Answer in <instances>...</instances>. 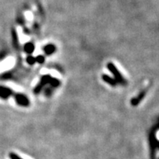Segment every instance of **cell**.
Returning a JSON list of instances; mask_svg holds the SVG:
<instances>
[{
  "label": "cell",
  "instance_id": "3",
  "mask_svg": "<svg viewBox=\"0 0 159 159\" xmlns=\"http://www.w3.org/2000/svg\"><path fill=\"white\" fill-rule=\"evenodd\" d=\"M11 94V91L8 88L1 87L0 88V95H2L3 97H8Z\"/></svg>",
  "mask_w": 159,
  "mask_h": 159
},
{
  "label": "cell",
  "instance_id": "1",
  "mask_svg": "<svg viewBox=\"0 0 159 159\" xmlns=\"http://www.w3.org/2000/svg\"><path fill=\"white\" fill-rule=\"evenodd\" d=\"M108 69L110 70V71L112 73L113 75L115 76V78H116V80L120 81V82H123L124 79H123V78H122V76H121V74H120V73L118 71V70L116 69V67L113 65V63H111V62H110V63H108Z\"/></svg>",
  "mask_w": 159,
  "mask_h": 159
},
{
  "label": "cell",
  "instance_id": "9",
  "mask_svg": "<svg viewBox=\"0 0 159 159\" xmlns=\"http://www.w3.org/2000/svg\"><path fill=\"white\" fill-rule=\"evenodd\" d=\"M11 159H21L15 154H11Z\"/></svg>",
  "mask_w": 159,
  "mask_h": 159
},
{
  "label": "cell",
  "instance_id": "5",
  "mask_svg": "<svg viewBox=\"0 0 159 159\" xmlns=\"http://www.w3.org/2000/svg\"><path fill=\"white\" fill-rule=\"evenodd\" d=\"M103 79L105 81V82H107L108 83H109V84L112 85V86H114V85L116 84V81H115L113 78H112L111 77L108 76V75H103Z\"/></svg>",
  "mask_w": 159,
  "mask_h": 159
},
{
  "label": "cell",
  "instance_id": "7",
  "mask_svg": "<svg viewBox=\"0 0 159 159\" xmlns=\"http://www.w3.org/2000/svg\"><path fill=\"white\" fill-rule=\"evenodd\" d=\"M36 62H40V63H43V62H45V57L43 56H38L36 57Z\"/></svg>",
  "mask_w": 159,
  "mask_h": 159
},
{
  "label": "cell",
  "instance_id": "10",
  "mask_svg": "<svg viewBox=\"0 0 159 159\" xmlns=\"http://www.w3.org/2000/svg\"><path fill=\"white\" fill-rule=\"evenodd\" d=\"M157 137H158V139L159 140V132L158 133V134H157Z\"/></svg>",
  "mask_w": 159,
  "mask_h": 159
},
{
  "label": "cell",
  "instance_id": "2",
  "mask_svg": "<svg viewBox=\"0 0 159 159\" xmlns=\"http://www.w3.org/2000/svg\"><path fill=\"white\" fill-rule=\"evenodd\" d=\"M16 99L17 103L22 105V106H27V105H28V99L25 96H24L22 95H17L16 96Z\"/></svg>",
  "mask_w": 159,
  "mask_h": 159
},
{
  "label": "cell",
  "instance_id": "8",
  "mask_svg": "<svg viewBox=\"0 0 159 159\" xmlns=\"http://www.w3.org/2000/svg\"><path fill=\"white\" fill-rule=\"evenodd\" d=\"M27 62H28L29 64H31V65H32V64H33L34 62H36V59H34V58H33L32 57H28V58L27 59Z\"/></svg>",
  "mask_w": 159,
  "mask_h": 159
},
{
  "label": "cell",
  "instance_id": "4",
  "mask_svg": "<svg viewBox=\"0 0 159 159\" xmlns=\"http://www.w3.org/2000/svg\"><path fill=\"white\" fill-rule=\"evenodd\" d=\"M44 50L45 52V53L47 54H51L53 52L55 51V46L53 45H49L45 47Z\"/></svg>",
  "mask_w": 159,
  "mask_h": 159
},
{
  "label": "cell",
  "instance_id": "6",
  "mask_svg": "<svg viewBox=\"0 0 159 159\" xmlns=\"http://www.w3.org/2000/svg\"><path fill=\"white\" fill-rule=\"evenodd\" d=\"M33 49H34V46H33V45L32 44H28V45H25V51L28 52V53H32V52L33 51Z\"/></svg>",
  "mask_w": 159,
  "mask_h": 159
}]
</instances>
